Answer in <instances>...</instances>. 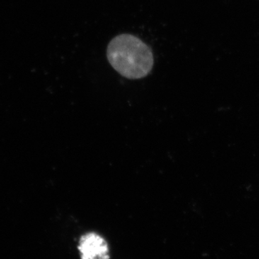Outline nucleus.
I'll list each match as a JSON object with an SVG mask.
<instances>
[{
    "label": "nucleus",
    "mask_w": 259,
    "mask_h": 259,
    "mask_svg": "<svg viewBox=\"0 0 259 259\" xmlns=\"http://www.w3.org/2000/svg\"><path fill=\"white\" fill-rule=\"evenodd\" d=\"M107 57L112 68L129 79L146 77L154 64L151 49L131 34L114 37L107 47Z\"/></svg>",
    "instance_id": "nucleus-1"
},
{
    "label": "nucleus",
    "mask_w": 259,
    "mask_h": 259,
    "mask_svg": "<svg viewBox=\"0 0 259 259\" xmlns=\"http://www.w3.org/2000/svg\"><path fill=\"white\" fill-rule=\"evenodd\" d=\"M81 259H110V250L106 240L94 232L85 233L78 244Z\"/></svg>",
    "instance_id": "nucleus-2"
}]
</instances>
